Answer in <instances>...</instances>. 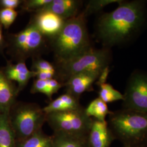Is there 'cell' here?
I'll return each mask as SVG.
<instances>
[{
  "label": "cell",
  "mask_w": 147,
  "mask_h": 147,
  "mask_svg": "<svg viewBox=\"0 0 147 147\" xmlns=\"http://www.w3.org/2000/svg\"><path fill=\"white\" fill-rule=\"evenodd\" d=\"M145 19V1H123L115 10L100 16L96 25L98 37L107 49L125 43L140 31Z\"/></svg>",
  "instance_id": "1"
},
{
  "label": "cell",
  "mask_w": 147,
  "mask_h": 147,
  "mask_svg": "<svg viewBox=\"0 0 147 147\" xmlns=\"http://www.w3.org/2000/svg\"><path fill=\"white\" fill-rule=\"evenodd\" d=\"M82 13L67 20L61 31L51 39V45L57 64L72 59L92 47Z\"/></svg>",
  "instance_id": "2"
},
{
  "label": "cell",
  "mask_w": 147,
  "mask_h": 147,
  "mask_svg": "<svg viewBox=\"0 0 147 147\" xmlns=\"http://www.w3.org/2000/svg\"><path fill=\"white\" fill-rule=\"evenodd\" d=\"M108 125L124 146H139L147 136V113L123 109L111 112Z\"/></svg>",
  "instance_id": "3"
},
{
  "label": "cell",
  "mask_w": 147,
  "mask_h": 147,
  "mask_svg": "<svg viewBox=\"0 0 147 147\" xmlns=\"http://www.w3.org/2000/svg\"><path fill=\"white\" fill-rule=\"evenodd\" d=\"M9 119L16 141H19L42 130L47 114L36 103L19 102L11 108Z\"/></svg>",
  "instance_id": "4"
},
{
  "label": "cell",
  "mask_w": 147,
  "mask_h": 147,
  "mask_svg": "<svg viewBox=\"0 0 147 147\" xmlns=\"http://www.w3.org/2000/svg\"><path fill=\"white\" fill-rule=\"evenodd\" d=\"M111 55L107 48L91 47L86 52L64 63L58 64L56 76L64 83L76 74L87 71H101L109 66Z\"/></svg>",
  "instance_id": "5"
},
{
  "label": "cell",
  "mask_w": 147,
  "mask_h": 147,
  "mask_svg": "<svg viewBox=\"0 0 147 147\" xmlns=\"http://www.w3.org/2000/svg\"><path fill=\"white\" fill-rule=\"evenodd\" d=\"M93 119L86 113L85 109L53 112L47 115V122L53 133L71 135H88Z\"/></svg>",
  "instance_id": "6"
},
{
  "label": "cell",
  "mask_w": 147,
  "mask_h": 147,
  "mask_svg": "<svg viewBox=\"0 0 147 147\" xmlns=\"http://www.w3.org/2000/svg\"><path fill=\"white\" fill-rule=\"evenodd\" d=\"M11 47L18 62L39 57L47 49L46 38L31 22L11 37Z\"/></svg>",
  "instance_id": "7"
},
{
  "label": "cell",
  "mask_w": 147,
  "mask_h": 147,
  "mask_svg": "<svg viewBox=\"0 0 147 147\" xmlns=\"http://www.w3.org/2000/svg\"><path fill=\"white\" fill-rule=\"evenodd\" d=\"M123 95V109L147 113V74H132Z\"/></svg>",
  "instance_id": "8"
},
{
  "label": "cell",
  "mask_w": 147,
  "mask_h": 147,
  "mask_svg": "<svg viewBox=\"0 0 147 147\" xmlns=\"http://www.w3.org/2000/svg\"><path fill=\"white\" fill-rule=\"evenodd\" d=\"M65 21L51 11L40 10L33 15L30 22L42 36L51 39L61 31Z\"/></svg>",
  "instance_id": "9"
},
{
  "label": "cell",
  "mask_w": 147,
  "mask_h": 147,
  "mask_svg": "<svg viewBox=\"0 0 147 147\" xmlns=\"http://www.w3.org/2000/svg\"><path fill=\"white\" fill-rule=\"evenodd\" d=\"M101 72L87 71L72 75L64 83L66 93L79 99L84 93L92 90V86L98 79Z\"/></svg>",
  "instance_id": "10"
},
{
  "label": "cell",
  "mask_w": 147,
  "mask_h": 147,
  "mask_svg": "<svg viewBox=\"0 0 147 147\" xmlns=\"http://www.w3.org/2000/svg\"><path fill=\"white\" fill-rule=\"evenodd\" d=\"M114 139L106 121L93 119L88 136L89 147H110Z\"/></svg>",
  "instance_id": "11"
},
{
  "label": "cell",
  "mask_w": 147,
  "mask_h": 147,
  "mask_svg": "<svg viewBox=\"0 0 147 147\" xmlns=\"http://www.w3.org/2000/svg\"><path fill=\"white\" fill-rule=\"evenodd\" d=\"M3 72L11 81H16L18 83L19 92L24 89L29 81L35 78L37 75L36 71L28 69L24 61H19L16 64H9Z\"/></svg>",
  "instance_id": "12"
},
{
  "label": "cell",
  "mask_w": 147,
  "mask_h": 147,
  "mask_svg": "<svg viewBox=\"0 0 147 147\" xmlns=\"http://www.w3.org/2000/svg\"><path fill=\"white\" fill-rule=\"evenodd\" d=\"M19 93L18 86L0 70V112H9Z\"/></svg>",
  "instance_id": "13"
},
{
  "label": "cell",
  "mask_w": 147,
  "mask_h": 147,
  "mask_svg": "<svg viewBox=\"0 0 147 147\" xmlns=\"http://www.w3.org/2000/svg\"><path fill=\"white\" fill-rule=\"evenodd\" d=\"M81 3L76 0H51L40 10L51 11L67 20L78 15Z\"/></svg>",
  "instance_id": "14"
},
{
  "label": "cell",
  "mask_w": 147,
  "mask_h": 147,
  "mask_svg": "<svg viewBox=\"0 0 147 147\" xmlns=\"http://www.w3.org/2000/svg\"><path fill=\"white\" fill-rule=\"evenodd\" d=\"M81 107L82 106L79 103V99L65 93L51 101L42 109L44 112L47 115L53 112L75 110Z\"/></svg>",
  "instance_id": "15"
},
{
  "label": "cell",
  "mask_w": 147,
  "mask_h": 147,
  "mask_svg": "<svg viewBox=\"0 0 147 147\" xmlns=\"http://www.w3.org/2000/svg\"><path fill=\"white\" fill-rule=\"evenodd\" d=\"M88 136L53 133L51 147H89Z\"/></svg>",
  "instance_id": "16"
},
{
  "label": "cell",
  "mask_w": 147,
  "mask_h": 147,
  "mask_svg": "<svg viewBox=\"0 0 147 147\" xmlns=\"http://www.w3.org/2000/svg\"><path fill=\"white\" fill-rule=\"evenodd\" d=\"M64 84L56 79L42 80L36 79L32 86L31 93L32 94L42 93L51 99L53 94L58 92Z\"/></svg>",
  "instance_id": "17"
},
{
  "label": "cell",
  "mask_w": 147,
  "mask_h": 147,
  "mask_svg": "<svg viewBox=\"0 0 147 147\" xmlns=\"http://www.w3.org/2000/svg\"><path fill=\"white\" fill-rule=\"evenodd\" d=\"M9 114V112H0V147H16V141Z\"/></svg>",
  "instance_id": "18"
},
{
  "label": "cell",
  "mask_w": 147,
  "mask_h": 147,
  "mask_svg": "<svg viewBox=\"0 0 147 147\" xmlns=\"http://www.w3.org/2000/svg\"><path fill=\"white\" fill-rule=\"evenodd\" d=\"M52 143V136L47 135L41 130L23 140L16 141V147H51Z\"/></svg>",
  "instance_id": "19"
},
{
  "label": "cell",
  "mask_w": 147,
  "mask_h": 147,
  "mask_svg": "<svg viewBox=\"0 0 147 147\" xmlns=\"http://www.w3.org/2000/svg\"><path fill=\"white\" fill-rule=\"evenodd\" d=\"M85 112L89 117L102 121H106V116L111 113L107 104L99 97L89 103L85 109Z\"/></svg>",
  "instance_id": "20"
},
{
  "label": "cell",
  "mask_w": 147,
  "mask_h": 147,
  "mask_svg": "<svg viewBox=\"0 0 147 147\" xmlns=\"http://www.w3.org/2000/svg\"><path fill=\"white\" fill-rule=\"evenodd\" d=\"M99 98L105 103H110L123 100L124 95L109 84L106 83L99 86Z\"/></svg>",
  "instance_id": "21"
},
{
  "label": "cell",
  "mask_w": 147,
  "mask_h": 147,
  "mask_svg": "<svg viewBox=\"0 0 147 147\" xmlns=\"http://www.w3.org/2000/svg\"><path fill=\"white\" fill-rule=\"evenodd\" d=\"M123 0H91L81 13L85 18L102 10L106 6L112 3H119Z\"/></svg>",
  "instance_id": "22"
},
{
  "label": "cell",
  "mask_w": 147,
  "mask_h": 147,
  "mask_svg": "<svg viewBox=\"0 0 147 147\" xmlns=\"http://www.w3.org/2000/svg\"><path fill=\"white\" fill-rule=\"evenodd\" d=\"M31 70L34 71H49L56 75V69L53 64L40 57L33 59Z\"/></svg>",
  "instance_id": "23"
},
{
  "label": "cell",
  "mask_w": 147,
  "mask_h": 147,
  "mask_svg": "<svg viewBox=\"0 0 147 147\" xmlns=\"http://www.w3.org/2000/svg\"><path fill=\"white\" fill-rule=\"evenodd\" d=\"M18 12L13 9L3 8L0 10V24L8 29L16 20Z\"/></svg>",
  "instance_id": "24"
},
{
  "label": "cell",
  "mask_w": 147,
  "mask_h": 147,
  "mask_svg": "<svg viewBox=\"0 0 147 147\" xmlns=\"http://www.w3.org/2000/svg\"><path fill=\"white\" fill-rule=\"evenodd\" d=\"M51 0H25L22 1L21 8L22 10L28 12H37L49 3Z\"/></svg>",
  "instance_id": "25"
},
{
  "label": "cell",
  "mask_w": 147,
  "mask_h": 147,
  "mask_svg": "<svg viewBox=\"0 0 147 147\" xmlns=\"http://www.w3.org/2000/svg\"><path fill=\"white\" fill-rule=\"evenodd\" d=\"M22 1L21 0H1L0 4L3 8H8L15 9L21 5Z\"/></svg>",
  "instance_id": "26"
},
{
  "label": "cell",
  "mask_w": 147,
  "mask_h": 147,
  "mask_svg": "<svg viewBox=\"0 0 147 147\" xmlns=\"http://www.w3.org/2000/svg\"><path fill=\"white\" fill-rule=\"evenodd\" d=\"M110 72V70L109 66L106 67L101 71V72L100 73V75L98 77V79L96 80V84L98 86H99L101 84H104L106 83V81L108 78Z\"/></svg>",
  "instance_id": "27"
},
{
  "label": "cell",
  "mask_w": 147,
  "mask_h": 147,
  "mask_svg": "<svg viewBox=\"0 0 147 147\" xmlns=\"http://www.w3.org/2000/svg\"><path fill=\"white\" fill-rule=\"evenodd\" d=\"M37 73V75L36 78L37 79L42 80H47L49 79H53L56 77V75L51 72L49 71H36Z\"/></svg>",
  "instance_id": "28"
},
{
  "label": "cell",
  "mask_w": 147,
  "mask_h": 147,
  "mask_svg": "<svg viewBox=\"0 0 147 147\" xmlns=\"http://www.w3.org/2000/svg\"><path fill=\"white\" fill-rule=\"evenodd\" d=\"M3 44H4V39H3V35H2L1 26L0 24V49H2V47H3Z\"/></svg>",
  "instance_id": "29"
},
{
  "label": "cell",
  "mask_w": 147,
  "mask_h": 147,
  "mask_svg": "<svg viewBox=\"0 0 147 147\" xmlns=\"http://www.w3.org/2000/svg\"><path fill=\"white\" fill-rule=\"evenodd\" d=\"M141 147H147V136L144 138L143 142L139 145Z\"/></svg>",
  "instance_id": "30"
},
{
  "label": "cell",
  "mask_w": 147,
  "mask_h": 147,
  "mask_svg": "<svg viewBox=\"0 0 147 147\" xmlns=\"http://www.w3.org/2000/svg\"><path fill=\"white\" fill-rule=\"evenodd\" d=\"M124 147H141L139 146H124Z\"/></svg>",
  "instance_id": "31"
}]
</instances>
